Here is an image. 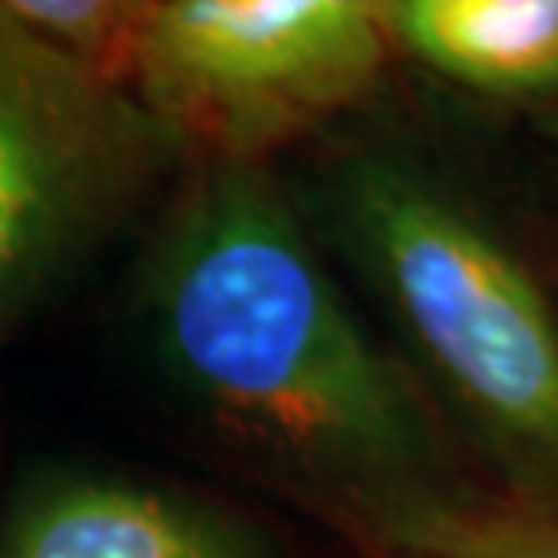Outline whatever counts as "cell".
<instances>
[{"label":"cell","instance_id":"6da1fadb","mask_svg":"<svg viewBox=\"0 0 558 558\" xmlns=\"http://www.w3.org/2000/svg\"><path fill=\"white\" fill-rule=\"evenodd\" d=\"M156 349L232 439L363 522L410 500L435 442L258 163H210L149 272Z\"/></svg>","mask_w":558,"mask_h":558},{"label":"cell","instance_id":"7a4b0ae2","mask_svg":"<svg viewBox=\"0 0 558 558\" xmlns=\"http://www.w3.org/2000/svg\"><path fill=\"white\" fill-rule=\"evenodd\" d=\"M333 215L435 381L526 500L558 508V316L544 287L450 189L388 156L344 163Z\"/></svg>","mask_w":558,"mask_h":558},{"label":"cell","instance_id":"3957f363","mask_svg":"<svg viewBox=\"0 0 558 558\" xmlns=\"http://www.w3.org/2000/svg\"><path fill=\"white\" fill-rule=\"evenodd\" d=\"M388 44L363 0H163L131 92L174 145L262 167L371 95Z\"/></svg>","mask_w":558,"mask_h":558},{"label":"cell","instance_id":"277c9868","mask_svg":"<svg viewBox=\"0 0 558 558\" xmlns=\"http://www.w3.org/2000/svg\"><path fill=\"white\" fill-rule=\"evenodd\" d=\"M174 149L124 87L0 0V316L87 247Z\"/></svg>","mask_w":558,"mask_h":558},{"label":"cell","instance_id":"5b68a950","mask_svg":"<svg viewBox=\"0 0 558 558\" xmlns=\"http://www.w3.org/2000/svg\"><path fill=\"white\" fill-rule=\"evenodd\" d=\"M0 558H265V548L247 526L193 500L81 475L22 500Z\"/></svg>","mask_w":558,"mask_h":558},{"label":"cell","instance_id":"8992f818","mask_svg":"<svg viewBox=\"0 0 558 558\" xmlns=\"http://www.w3.org/2000/svg\"><path fill=\"white\" fill-rule=\"evenodd\" d=\"M392 44L483 95L558 92V0H392Z\"/></svg>","mask_w":558,"mask_h":558},{"label":"cell","instance_id":"52a82bcc","mask_svg":"<svg viewBox=\"0 0 558 558\" xmlns=\"http://www.w3.org/2000/svg\"><path fill=\"white\" fill-rule=\"evenodd\" d=\"M392 558H558V508L450 505L421 497L363 522Z\"/></svg>","mask_w":558,"mask_h":558},{"label":"cell","instance_id":"ba28073f","mask_svg":"<svg viewBox=\"0 0 558 558\" xmlns=\"http://www.w3.org/2000/svg\"><path fill=\"white\" fill-rule=\"evenodd\" d=\"M4 4L22 26L54 44L87 73L124 92L135 87V65L153 4H120V0H4Z\"/></svg>","mask_w":558,"mask_h":558}]
</instances>
